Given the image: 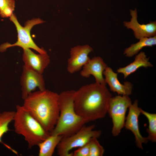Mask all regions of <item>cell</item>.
Wrapping results in <instances>:
<instances>
[{
	"label": "cell",
	"mask_w": 156,
	"mask_h": 156,
	"mask_svg": "<svg viewBox=\"0 0 156 156\" xmlns=\"http://www.w3.org/2000/svg\"><path fill=\"white\" fill-rule=\"evenodd\" d=\"M112 97L105 85L95 82L84 85L75 91V111L88 122L103 118Z\"/></svg>",
	"instance_id": "1"
},
{
	"label": "cell",
	"mask_w": 156,
	"mask_h": 156,
	"mask_svg": "<svg viewBox=\"0 0 156 156\" xmlns=\"http://www.w3.org/2000/svg\"><path fill=\"white\" fill-rule=\"evenodd\" d=\"M59 94L45 90L31 93L24 99L23 106L50 133L59 113Z\"/></svg>",
	"instance_id": "2"
},
{
	"label": "cell",
	"mask_w": 156,
	"mask_h": 156,
	"mask_svg": "<svg viewBox=\"0 0 156 156\" xmlns=\"http://www.w3.org/2000/svg\"><path fill=\"white\" fill-rule=\"evenodd\" d=\"M75 90H68L59 94L60 113L57 123L50 134L63 137L76 133L88 122L76 112L74 107Z\"/></svg>",
	"instance_id": "3"
},
{
	"label": "cell",
	"mask_w": 156,
	"mask_h": 156,
	"mask_svg": "<svg viewBox=\"0 0 156 156\" xmlns=\"http://www.w3.org/2000/svg\"><path fill=\"white\" fill-rule=\"evenodd\" d=\"M13 121L15 132L24 137L29 148L37 146L50 134L23 105L16 106Z\"/></svg>",
	"instance_id": "4"
},
{
	"label": "cell",
	"mask_w": 156,
	"mask_h": 156,
	"mask_svg": "<svg viewBox=\"0 0 156 156\" xmlns=\"http://www.w3.org/2000/svg\"><path fill=\"white\" fill-rule=\"evenodd\" d=\"M10 19L14 25L17 33V40L14 43L6 42L0 45V52H4L7 49L15 46L20 47L23 49H32L40 53H47L46 51L39 47L35 43L30 35V31L35 25L43 23L44 21L39 18H34L27 21L25 26H22L13 13L10 17Z\"/></svg>",
	"instance_id": "5"
},
{
	"label": "cell",
	"mask_w": 156,
	"mask_h": 156,
	"mask_svg": "<svg viewBox=\"0 0 156 156\" xmlns=\"http://www.w3.org/2000/svg\"><path fill=\"white\" fill-rule=\"evenodd\" d=\"M94 125L83 126L75 133L62 138L57 148L60 156H73L70 151L88 143L93 138H98L101 134L100 130H95Z\"/></svg>",
	"instance_id": "6"
},
{
	"label": "cell",
	"mask_w": 156,
	"mask_h": 156,
	"mask_svg": "<svg viewBox=\"0 0 156 156\" xmlns=\"http://www.w3.org/2000/svg\"><path fill=\"white\" fill-rule=\"evenodd\" d=\"M132 103L129 96L118 95L111 98L107 113L112 120V133L114 136H118L124 127L126 112Z\"/></svg>",
	"instance_id": "7"
},
{
	"label": "cell",
	"mask_w": 156,
	"mask_h": 156,
	"mask_svg": "<svg viewBox=\"0 0 156 156\" xmlns=\"http://www.w3.org/2000/svg\"><path fill=\"white\" fill-rule=\"evenodd\" d=\"M22 97L23 100L37 88L39 90H46L42 74L23 67L21 78Z\"/></svg>",
	"instance_id": "8"
},
{
	"label": "cell",
	"mask_w": 156,
	"mask_h": 156,
	"mask_svg": "<svg viewBox=\"0 0 156 156\" xmlns=\"http://www.w3.org/2000/svg\"><path fill=\"white\" fill-rule=\"evenodd\" d=\"M128 109L129 112L126 118L124 127L132 133L135 137L137 146L143 149V144L147 143L148 140L147 137L142 135L140 130L139 118L141 113L138 101H135Z\"/></svg>",
	"instance_id": "9"
},
{
	"label": "cell",
	"mask_w": 156,
	"mask_h": 156,
	"mask_svg": "<svg viewBox=\"0 0 156 156\" xmlns=\"http://www.w3.org/2000/svg\"><path fill=\"white\" fill-rule=\"evenodd\" d=\"M93 51L92 48L87 44L77 45L71 48L70 56L67 61V71L73 74L81 70L90 59L88 55Z\"/></svg>",
	"instance_id": "10"
},
{
	"label": "cell",
	"mask_w": 156,
	"mask_h": 156,
	"mask_svg": "<svg viewBox=\"0 0 156 156\" xmlns=\"http://www.w3.org/2000/svg\"><path fill=\"white\" fill-rule=\"evenodd\" d=\"M131 16L130 21L124 22V26L128 29H132L135 38L138 39L144 37H150L156 36V22L151 21L146 24H141L137 20L136 10L130 11Z\"/></svg>",
	"instance_id": "11"
},
{
	"label": "cell",
	"mask_w": 156,
	"mask_h": 156,
	"mask_svg": "<svg viewBox=\"0 0 156 156\" xmlns=\"http://www.w3.org/2000/svg\"><path fill=\"white\" fill-rule=\"evenodd\" d=\"M23 60L24 66L42 74L50 62L47 53L36 54L30 49H23Z\"/></svg>",
	"instance_id": "12"
},
{
	"label": "cell",
	"mask_w": 156,
	"mask_h": 156,
	"mask_svg": "<svg viewBox=\"0 0 156 156\" xmlns=\"http://www.w3.org/2000/svg\"><path fill=\"white\" fill-rule=\"evenodd\" d=\"M107 66L101 57L99 56L94 57L90 59L82 67L80 74L85 78L92 75L95 79V82L106 85L103 73Z\"/></svg>",
	"instance_id": "13"
},
{
	"label": "cell",
	"mask_w": 156,
	"mask_h": 156,
	"mask_svg": "<svg viewBox=\"0 0 156 156\" xmlns=\"http://www.w3.org/2000/svg\"><path fill=\"white\" fill-rule=\"evenodd\" d=\"M106 84L109 86L111 91L118 95L129 96L131 93L133 85L126 81L123 84L121 83L118 77V74L110 67L107 66L103 73Z\"/></svg>",
	"instance_id": "14"
},
{
	"label": "cell",
	"mask_w": 156,
	"mask_h": 156,
	"mask_svg": "<svg viewBox=\"0 0 156 156\" xmlns=\"http://www.w3.org/2000/svg\"><path fill=\"white\" fill-rule=\"evenodd\" d=\"M153 66L149 61V58L147 57L144 52L142 51L136 55L132 62L126 66L119 68L117 70V72L122 74L125 79L141 67H151Z\"/></svg>",
	"instance_id": "15"
},
{
	"label": "cell",
	"mask_w": 156,
	"mask_h": 156,
	"mask_svg": "<svg viewBox=\"0 0 156 156\" xmlns=\"http://www.w3.org/2000/svg\"><path fill=\"white\" fill-rule=\"evenodd\" d=\"M63 137L55 134H50L38 145L39 156H52L55 150Z\"/></svg>",
	"instance_id": "16"
},
{
	"label": "cell",
	"mask_w": 156,
	"mask_h": 156,
	"mask_svg": "<svg viewBox=\"0 0 156 156\" xmlns=\"http://www.w3.org/2000/svg\"><path fill=\"white\" fill-rule=\"evenodd\" d=\"M136 43L132 44L126 49L124 52V55L131 57L137 54L143 48L152 47L156 44V36L150 37H144L139 39Z\"/></svg>",
	"instance_id": "17"
},
{
	"label": "cell",
	"mask_w": 156,
	"mask_h": 156,
	"mask_svg": "<svg viewBox=\"0 0 156 156\" xmlns=\"http://www.w3.org/2000/svg\"><path fill=\"white\" fill-rule=\"evenodd\" d=\"M15 111H4L0 112V143L3 144L9 149L11 150L14 153L16 152L10 147L4 143L2 140L3 135L9 130V125L10 123L13 121Z\"/></svg>",
	"instance_id": "18"
},
{
	"label": "cell",
	"mask_w": 156,
	"mask_h": 156,
	"mask_svg": "<svg viewBox=\"0 0 156 156\" xmlns=\"http://www.w3.org/2000/svg\"><path fill=\"white\" fill-rule=\"evenodd\" d=\"M140 113L147 119L148 123L146 129L148 135L147 137L148 140L152 142L156 141V114L150 113L140 108Z\"/></svg>",
	"instance_id": "19"
},
{
	"label": "cell",
	"mask_w": 156,
	"mask_h": 156,
	"mask_svg": "<svg viewBox=\"0 0 156 156\" xmlns=\"http://www.w3.org/2000/svg\"><path fill=\"white\" fill-rule=\"evenodd\" d=\"M15 7L14 0H0V15L2 18L10 17Z\"/></svg>",
	"instance_id": "20"
},
{
	"label": "cell",
	"mask_w": 156,
	"mask_h": 156,
	"mask_svg": "<svg viewBox=\"0 0 156 156\" xmlns=\"http://www.w3.org/2000/svg\"><path fill=\"white\" fill-rule=\"evenodd\" d=\"M88 144L89 156H102L103 155L104 149L98 141L97 138H92Z\"/></svg>",
	"instance_id": "21"
},
{
	"label": "cell",
	"mask_w": 156,
	"mask_h": 156,
	"mask_svg": "<svg viewBox=\"0 0 156 156\" xmlns=\"http://www.w3.org/2000/svg\"><path fill=\"white\" fill-rule=\"evenodd\" d=\"M88 142L84 145L78 148L77 149L72 153L73 156H89Z\"/></svg>",
	"instance_id": "22"
}]
</instances>
